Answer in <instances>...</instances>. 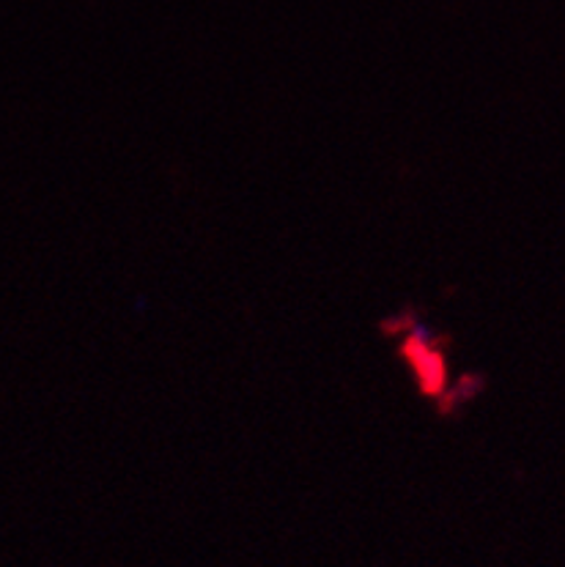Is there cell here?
I'll return each instance as SVG.
<instances>
[{"label":"cell","mask_w":565,"mask_h":567,"mask_svg":"<svg viewBox=\"0 0 565 567\" xmlns=\"http://www.w3.org/2000/svg\"><path fill=\"white\" fill-rule=\"evenodd\" d=\"M401 354L409 357V368H412L414 381L420 390L429 398H442L448 386V362L442 351L425 343L423 338H403Z\"/></svg>","instance_id":"cell-1"}]
</instances>
